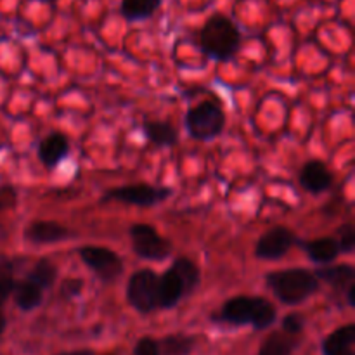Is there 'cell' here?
Wrapping results in <instances>:
<instances>
[{
	"label": "cell",
	"mask_w": 355,
	"mask_h": 355,
	"mask_svg": "<svg viewBox=\"0 0 355 355\" xmlns=\"http://www.w3.org/2000/svg\"><path fill=\"white\" fill-rule=\"evenodd\" d=\"M277 311L267 298L239 295L232 297L222 305L220 312L215 314L214 321L231 326L250 324L253 329H267L276 322Z\"/></svg>",
	"instance_id": "1"
},
{
	"label": "cell",
	"mask_w": 355,
	"mask_h": 355,
	"mask_svg": "<svg viewBox=\"0 0 355 355\" xmlns=\"http://www.w3.org/2000/svg\"><path fill=\"white\" fill-rule=\"evenodd\" d=\"M200 47L208 58L218 62L231 61L241 45V33L231 17L214 14L205 21L198 35Z\"/></svg>",
	"instance_id": "2"
},
{
	"label": "cell",
	"mask_w": 355,
	"mask_h": 355,
	"mask_svg": "<svg viewBox=\"0 0 355 355\" xmlns=\"http://www.w3.org/2000/svg\"><path fill=\"white\" fill-rule=\"evenodd\" d=\"M201 281L200 267L186 257L173 260L163 276L158 277V309H172L191 295Z\"/></svg>",
	"instance_id": "3"
},
{
	"label": "cell",
	"mask_w": 355,
	"mask_h": 355,
	"mask_svg": "<svg viewBox=\"0 0 355 355\" xmlns=\"http://www.w3.org/2000/svg\"><path fill=\"white\" fill-rule=\"evenodd\" d=\"M266 284L284 305L302 304L318 293L321 286L314 272L307 269L274 270L266 276Z\"/></svg>",
	"instance_id": "4"
},
{
	"label": "cell",
	"mask_w": 355,
	"mask_h": 355,
	"mask_svg": "<svg viewBox=\"0 0 355 355\" xmlns=\"http://www.w3.org/2000/svg\"><path fill=\"white\" fill-rule=\"evenodd\" d=\"M186 128L196 141H214L225 128L224 110L217 101H201L186 113Z\"/></svg>",
	"instance_id": "5"
},
{
	"label": "cell",
	"mask_w": 355,
	"mask_h": 355,
	"mask_svg": "<svg viewBox=\"0 0 355 355\" xmlns=\"http://www.w3.org/2000/svg\"><path fill=\"white\" fill-rule=\"evenodd\" d=\"M132 250L139 259L159 262L172 255V243L163 238L153 225L134 224L128 227Z\"/></svg>",
	"instance_id": "6"
},
{
	"label": "cell",
	"mask_w": 355,
	"mask_h": 355,
	"mask_svg": "<svg viewBox=\"0 0 355 355\" xmlns=\"http://www.w3.org/2000/svg\"><path fill=\"white\" fill-rule=\"evenodd\" d=\"M158 277L151 269H141L128 277L127 300L141 314L158 309Z\"/></svg>",
	"instance_id": "7"
},
{
	"label": "cell",
	"mask_w": 355,
	"mask_h": 355,
	"mask_svg": "<svg viewBox=\"0 0 355 355\" xmlns=\"http://www.w3.org/2000/svg\"><path fill=\"white\" fill-rule=\"evenodd\" d=\"M170 196H172L170 187H158L151 186V184H130V186L113 187V189L106 191L101 198V205L110 203V201H120V203L135 205V207H155Z\"/></svg>",
	"instance_id": "8"
},
{
	"label": "cell",
	"mask_w": 355,
	"mask_h": 355,
	"mask_svg": "<svg viewBox=\"0 0 355 355\" xmlns=\"http://www.w3.org/2000/svg\"><path fill=\"white\" fill-rule=\"evenodd\" d=\"M78 255L83 263L104 283H113L125 270L123 260L120 259V255L104 246H82L78 250Z\"/></svg>",
	"instance_id": "9"
},
{
	"label": "cell",
	"mask_w": 355,
	"mask_h": 355,
	"mask_svg": "<svg viewBox=\"0 0 355 355\" xmlns=\"http://www.w3.org/2000/svg\"><path fill=\"white\" fill-rule=\"evenodd\" d=\"M300 239L295 236L291 229L284 227V225H276V227L269 229L260 236V239L255 245V257L259 260H279L293 248L295 245H300Z\"/></svg>",
	"instance_id": "10"
},
{
	"label": "cell",
	"mask_w": 355,
	"mask_h": 355,
	"mask_svg": "<svg viewBox=\"0 0 355 355\" xmlns=\"http://www.w3.org/2000/svg\"><path fill=\"white\" fill-rule=\"evenodd\" d=\"M298 182L307 193L322 194L331 187L333 175L324 163L319 159H311L298 173Z\"/></svg>",
	"instance_id": "11"
},
{
	"label": "cell",
	"mask_w": 355,
	"mask_h": 355,
	"mask_svg": "<svg viewBox=\"0 0 355 355\" xmlns=\"http://www.w3.org/2000/svg\"><path fill=\"white\" fill-rule=\"evenodd\" d=\"M69 229L54 220H35L24 231L26 241L33 245H51L69 238Z\"/></svg>",
	"instance_id": "12"
},
{
	"label": "cell",
	"mask_w": 355,
	"mask_h": 355,
	"mask_svg": "<svg viewBox=\"0 0 355 355\" xmlns=\"http://www.w3.org/2000/svg\"><path fill=\"white\" fill-rule=\"evenodd\" d=\"M69 153V141L61 132L49 134L44 141L38 144V158L44 163L45 168L52 170L68 156Z\"/></svg>",
	"instance_id": "13"
},
{
	"label": "cell",
	"mask_w": 355,
	"mask_h": 355,
	"mask_svg": "<svg viewBox=\"0 0 355 355\" xmlns=\"http://www.w3.org/2000/svg\"><path fill=\"white\" fill-rule=\"evenodd\" d=\"M355 324H347L333 331L322 342V354L324 355H355Z\"/></svg>",
	"instance_id": "14"
},
{
	"label": "cell",
	"mask_w": 355,
	"mask_h": 355,
	"mask_svg": "<svg viewBox=\"0 0 355 355\" xmlns=\"http://www.w3.org/2000/svg\"><path fill=\"white\" fill-rule=\"evenodd\" d=\"M300 245L312 262L322 263V266H329L340 255L335 238H318L312 241H302Z\"/></svg>",
	"instance_id": "15"
},
{
	"label": "cell",
	"mask_w": 355,
	"mask_h": 355,
	"mask_svg": "<svg viewBox=\"0 0 355 355\" xmlns=\"http://www.w3.org/2000/svg\"><path fill=\"white\" fill-rule=\"evenodd\" d=\"M142 132L144 137L158 148H172L179 141V132L168 121H146Z\"/></svg>",
	"instance_id": "16"
},
{
	"label": "cell",
	"mask_w": 355,
	"mask_h": 355,
	"mask_svg": "<svg viewBox=\"0 0 355 355\" xmlns=\"http://www.w3.org/2000/svg\"><path fill=\"white\" fill-rule=\"evenodd\" d=\"M12 297H14V302H16V305L21 309V311L30 312L42 304V300H44V290H42L38 284H35L33 281L24 277V279L16 281Z\"/></svg>",
	"instance_id": "17"
},
{
	"label": "cell",
	"mask_w": 355,
	"mask_h": 355,
	"mask_svg": "<svg viewBox=\"0 0 355 355\" xmlns=\"http://www.w3.org/2000/svg\"><path fill=\"white\" fill-rule=\"evenodd\" d=\"M314 276L319 281H324L329 286H333L335 290H347L350 284L354 283L355 277V269L350 263H340V266L333 267H321V269L314 270Z\"/></svg>",
	"instance_id": "18"
},
{
	"label": "cell",
	"mask_w": 355,
	"mask_h": 355,
	"mask_svg": "<svg viewBox=\"0 0 355 355\" xmlns=\"http://www.w3.org/2000/svg\"><path fill=\"white\" fill-rule=\"evenodd\" d=\"M162 6V0H121L120 12L127 21H144Z\"/></svg>",
	"instance_id": "19"
},
{
	"label": "cell",
	"mask_w": 355,
	"mask_h": 355,
	"mask_svg": "<svg viewBox=\"0 0 355 355\" xmlns=\"http://www.w3.org/2000/svg\"><path fill=\"white\" fill-rule=\"evenodd\" d=\"M297 347V336L284 331H274L260 347L259 355H291Z\"/></svg>",
	"instance_id": "20"
},
{
	"label": "cell",
	"mask_w": 355,
	"mask_h": 355,
	"mask_svg": "<svg viewBox=\"0 0 355 355\" xmlns=\"http://www.w3.org/2000/svg\"><path fill=\"white\" fill-rule=\"evenodd\" d=\"M26 277L45 291L47 288L54 286L55 279H58V267H55V263L52 260L40 259L38 262H35V266L31 267Z\"/></svg>",
	"instance_id": "21"
},
{
	"label": "cell",
	"mask_w": 355,
	"mask_h": 355,
	"mask_svg": "<svg viewBox=\"0 0 355 355\" xmlns=\"http://www.w3.org/2000/svg\"><path fill=\"white\" fill-rule=\"evenodd\" d=\"M196 340L187 335H168L158 343L159 355H191Z\"/></svg>",
	"instance_id": "22"
},
{
	"label": "cell",
	"mask_w": 355,
	"mask_h": 355,
	"mask_svg": "<svg viewBox=\"0 0 355 355\" xmlns=\"http://www.w3.org/2000/svg\"><path fill=\"white\" fill-rule=\"evenodd\" d=\"M16 262L14 260H0V307L12 295L16 286Z\"/></svg>",
	"instance_id": "23"
},
{
	"label": "cell",
	"mask_w": 355,
	"mask_h": 355,
	"mask_svg": "<svg viewBox=\"0 0 355 355\" xmlns=\"http://www.w3.org/2000/svg\"><path fill=\"white\" fill-rule=\"evenodd\" d=\"M336 245H338L340 253H350L354 252V246H355V231H354V225L352 224H343L342 227L338 229V236H336Z\"/></svg>",
	"instance_id": "24"
},
{
	"label": "cell",
	"mask_w": 355,
	"mask_h": 355,
	"mask_svg": "<svg viewBox=\"0 0 355 355\" xmlns=\"http://www.w3.org/2000/svg\"><path fill=\"white\" fill-rule=\"evenodd\" d=\"M83 290V279L78 277H68V279L62 281L61 284V295L66 300H71V298L78 297Z\"/></svg>",
	"instance_id": "25"
},
{
	"label": "cell",
	"mask_w": 355,
	"mask_h": 355,
	"mask_svg": "<svg viewBox=\"0 0 355 355\" xmlns=\"http://www.w3.org/2000/svg\"><path fill=\"white\" fill-rule=\"evenodd\" d=\"M304 318L300 314H288L283 319V331L288 333V335L298 336L304 331Z\"/></svg>",
	"instance_id": "26"
},
{
	"label": "cell",
	"mask_w": 355,
	"mask_h": 355,
	"mask_svg": "<svg viewBox=\"0 0 355 355\" xmlns=\"http://www.w3.org/2000/svg\"><path fill=\"white\" fill-rule=\"evenodd\" d=\"M134 355H159L158 342L153 340L151 336H144L137 342L134 349Z\"/></svg>",
	"instance_id": "27"
},
{
	"label": "cell",
	"mask_w": 355,
	"mask_h": 355,
	"mask_svg": "<svg viewBox=\"0 0 355 355\" xmlns=\"http://www.w3.org/2000/svg\"><path fill=\"white\" fill-rule=\"evenodd\" d=\"M16 191L10 186H0V211L12 208L16 205Z\"/></svg>",
	"instance_id": "28"
},
{
	"label": "cell",
	"mask_w": 355,
	"mask_h": 355,
	"mask_svg": "<svg viewBox=\"0 0 355 355\" xmlns=\"http://www.w3.org/2000/svg\"><path fill=\"white\" fill-rule=\"evenodd\" d=\"M347 302H349L350 307H355V284L352 283L349 288H347Z\"/></svg>",
	"instance_id": "29"
},
{
	"label": "cell",
	"mask_w": 355,
	"mask_h": 355,
	"mask_svg": "<svg viewBox=\"0 0 355 355\" xmlns=\"http://www.w3.org/2000/svg\"><path fill=\"white\" fill-rule=\"evenodd\" d=\"M58 355H94V352L89 349H83V350H73V352H62Z\"/></svg>",
	"instance_id": "30"
},
{
	"label": "cell",
	"mask_w": 355,
	"mask_h": 355,
	"mask_svg": "<svg viewBox=\"0 0 355 355\" xmlns=\"http://www.w3.org/2000/svg\"><path fill=\"white\" fill-rule=\"evenodd\" d=\"M6 326H7L6 318H3V314H2V312H0V335H2V333L6 331Z\"/></svg>",
	"instance_id": "31"
},
{
	"label": "cell",
	"mask_w": 355,
	"mask_h": 355,
	"mask_svg": "<svg viewBox=\"0 0 355 355\" xmlns=\"http://www.w3.org/2000/svg\"><path fill=\"white\" fill-rule=\"evenodd\" d=\"M42 2H55V0H42Z\"/></svg>",
	"instance_id": "32"
}]
</instances>
